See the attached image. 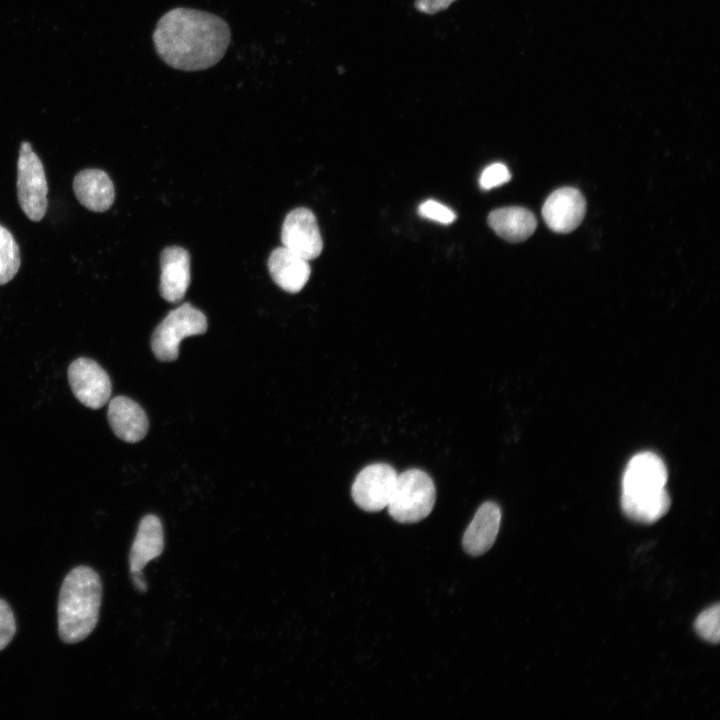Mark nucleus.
Returning a JSON list of instances; mask_svg holds the SVG:
<instances>
[{
    "label": "nucleus",
    "instance_id": "nucleus-1",
    "mask_svg": "<svg viewBox=\"0 0 720 720\" xmlns=\"http://www.w3.org/2000/svg\"><path fill=\"white\" fill-rule=\"evenodd\" d=\"M152 38L156 53L168 66L200 71L223 58L231 30L226 21L213 13L177 7L158 20Z\"/></svg>",
    "mask_w": 720,
    "mask_h": 720
},
{
    "label": "nucleus",
    "instance_id": "nucleus-2",
    "mask_svg": "<svg viewBox=\"0 0 720 720\" xmlns=\"http://www.w3.org/2000/svg\"><path fill=\"white\" fill-rule=\"evenodd\" d=\"M102 601V582L88 566L73 568L64 578L58 598V633L67 644L87 638L95 629Z\"/></svg>",
    "mask_w": 720,
    "mask_h": 720
},
{
    "label": "nucleus",
    "instance_id": "nucleus-3",
    "mask_svg": "<svg viewBox=\"0 0 720 720\" xmlns=\"http://www.w3.org/2000/svg\"><path fill=\"white\" fill-rule=\"evenodd\" d=\"M436 500L430 476L419 469L398 474L393 495L387 506L390 516L400 523H415L426 518Z\"/></svg>",
    "mask_w": 720,
    "mask_h": 720
},
{
    "label": "nucleus",
    "instance_id": "nucleus-4",
    "mask_svg": "<svg viewBox=\"0 0 720 720\" xmlns=\"http://www.w3.org/2000/svg\"><path fill=\"white\" fill-rule=\"evenodd\" d=\"M207 330L206 316L190 303H184L168 313L155 329L151 348L157 359L173 361L178 357L179 344L188 336Z\"/></svg>",
    "mask_w": 720,
    "mask_h": 720
},
{
    "label": "nucleus",
    "instance_id": "nucleus-5",
    "mask_svg": "<svg viewBox=\"0 0 720 720\" xmlns=\"http://www.w3.org/2000/svg\"><path fill=\"white\" fill-rule=\"evenodd\" d=\"M48 184L43 164L28 142H22L17 161V197L25 215L32 221L43 219L47 211Z\"/></svg>",
    "mask_w": 720,
    "mask_h": 720
},
{
    "label": "nucleus",
    "instance_id": "nucleus-6",
    "mask_svg": "<svg viewBox=\"0 0 720 720\" xmlns=\"http://www.w3.org/2000/svg\"><path fill=\"white\" fill-rule=\"evenodd\" d=\"M668 479L666 466L653 452L644 451L634 455L624 470L622 498H646L664 491Z\"/></svg>",
    "mask_w": 720,
    "mask_h": 720
},
{
    "label": "nucleus",
    "instance_id": "nucleus-7",
    "mask_svg": "<svg viewBox=\"0 0 720 720\" xmlns=\"http://www.w3.org/2000/svg\"><path fill=\"white\" fill-rule=\"evenodd\" d=\"M397 476L395 469L388 464L366 466L358 473L352 485L354 502L368 512L383 510L391 500Z\"/></svg>",
    "mask_w": 720,
    "mask_h": 720
},
{
    "label": "nucleus",
    "instance_id": "nucleus-8",
    "mask_svg": "<svg viewBox=\"0 0 720 720\" xmlns=\"http://www.w3.org/2000/svg\"><path fill=\"white\" fill-rule=\"evenodd\" d=\"M67 375L74 396L84 406L99 409L109 400L111 380L96 361L77 358L69 365Z\"/></svg>",
    "mask_w": 720,
    "mask_h": 720
},
{
    "label": "nucleus",
    "instance_id": "nucleus-9",
    "mask_svg": "<svg viewBox=\"0 0 720 720\" xmlns=\"http://www.w3.org/2000/svg\"><path fill=\"white\" fill-rule=\"evenodd\" d=\"M281 240L284 247L308 261L317 258L323 249L316 217L304 207L287 214L281 229Z\"/></svg>",
    "mask_w": 720,
    "mask_h": 720
},
{
    "label": "nucleus",
    "instance_id": "nucleus-10",
    "mask_svg": "<svg viewBox=\"0 0 720 720\" xmlns=\"http://www.w3.org/2000/svg\"><path fill=\"white\" fill-rule=\"evenodd\" d=\"M586 212V202L581 192L572 187H562L546 199L542 216L548 227L557 233L575 230Z\"/></svg>",
    "mask_w": 720,
    "mask_h": 720
},
{
    "label": "nucleus",
    "instance_id": "nucleus-11",
    "mask_svg": "<svg viewBox=\"0 0 720 720\" xmlns=\"http://www.w3.org/2000/svg\"><path fill=\"white\" fill-rule=\"evenodd\" d=\"M160 293L168 302L181 301L190 284V255L180 246L166 247L160 256Z\"/></svg>",
    "mask_w": 720,
    "mask_h": 720
},
{
    "label": "nucleus",
    "instance_id": "nucleus-12",
    "mask_svg": "<svg viewBox=\"0 0 720 720\" xmlns=\"http://www.w3.org/2000/svg\"><path fill=\"white\" fill-rule=\"evenodd\" d=\"M107 416L115 435L125 442H138L148 431L149 423L144 410L128 397H114L109 403Z\"/></svg>",
    "mask_w": 720,
    "mask_h": 720
},
{
    "label": "nucleus",
    "instance_id": "nucleus-13",
    "mask_svg": "<svg viewBox=\"0 0 720 720\" xmlns=\"http://www.w3.org/2000/svg\"><path fill=\"white\" fill-rule=\"evenodd\" d=\"M73 190L77 200L88 210L107 211L115 198L114 185L106 172L100 169H84L76 174Z\"/></svg>",
    "mask_w": 720,
    "mask_h": 720
},
{
    "label": "nucleus",
    "instance_id": "nucleus-14",
    "mask_svg": "<svg viewBox=\"0 0 720 720\" xmlns=\"http://www.w3.org/2000/svg\"><path fill=\"white\" fill-rule=\"evenodd\" d=\"M273 281L289 293L299 292L307 283L311 268L308 260L282 246L275 248L268 259Z\"/></svg>",
    "mask_w": 720,
    "mask_h": 720
},
{
    "label": "nucleus",
    "instance_id": "nucleus-15",
    "mask_svg": "<svg viewBox=\"0 0 720 720\" xmlns=\"http://www.w3.org/2000/svg\"><path fill=\"white\" fill-rule=\"evenodd\" d=\"M501 522V510L493 502H485L475 513L463 535V548L472 555L487 552L494 544Z\"/></svg>",
    "mask_w": 720,
    "mask_h": 720
},
{
    "label": "nucleus",
    "instance_id": "nucleus-16",
    "mask_svg": "<svg viewBox=\"0 0 720 720\" xmlns=\"http://www.w3.org/2000/svg\"><path fill=\"white\" fill-rule=\"evenodd\" d=\"M163 548L164 534L160 519L153 514L144 516L130 549V572L142 571L149 561L161 555Z\"/></svg>",
    "mask_w": 720,
    "mask_h": 720
},
{
    "label": "nucleus",
    "instance_id": "nucleus-17",
    "mask_svg": "<svg viewBox=\"0 0 720 720\" xmlns=\"http://www.w3.org/2000/svg\"><path fill=\"white\" fill-rule=\"evenodd\" d=\"M488 224L504 240L518 243L533 234L537 221L528 209L510 206L491 211L488 216Z\"/></svg>",
    "mask_w": 720,
    "mask_h": 720
},
{
    "label": "nucleus",
    "instance_id": "nucleus-18",
    "mask_svg": "<svg viewBox=\"0 0 720 720\" xmlns=\"http://www.w3.org/2000/svg\"><path fill=\"white\" fill-rule=\"evenodd\" d=\"M671 499L667 491L640 499L621 498L623 512L632 520L650 524L662 518L670 508Z\"/></svg>",
    "mask_w": 720,
    "mask_h": 720
},
{
    "label": "nucleus",
    "instance_id": "nucleus-19",
    "mask_svg": "<svg viewBox=\"0 0 720 720\" xmlns=\"http://www.w3.org/2000/svg\"><path fill=\"white\" fill-rule=\"evenodd\" d=\"M21 263L20 250L11 232L0 224V285L17 274Z\"/></svg>",
    "mask_w": 720,
    "mask_h": 720
},
{
    "label": "nucleus",
    "instance_id": "nucleus-20",
    "mask_svg": "<svg viewBox=\"0 0 720 720\" xmlns=\"http://www.w3.org/2000/svg\"><path fill=\"white\" fill-rule=\"evenodd\" d=\"M698 635L711 643L720 640V607L718 604L704 610L695 621Z\"/></svg>",
    "mask_w": 720,
    "mask_h": 720
},
{
    "label": "nucleus",
    "instance_id": "nucleus-21",
    "mask_svg": "<svg viewBox=\"0 0 720 720\" xmlns=\"http://www.w3.org/2000/svg\"><path fill=\"white\" fill-rule=\"evenodd\" d=\"M418 213L423 218L442 224H450L456 219V214L449 207L435 200H427L421 203L418 207Z\"/></svg>",
    "mask_w": 720,
    "mask_h": 720
},
{
    "label": "nucleus",
    "instance_id": "nucleus-22",
    "mask_svg": "<svg viewBox=\"0 0 720 720\" xmlns=\"http://www.w3.org/2000/svg\"><path fill=\"white\" fill-rule=\"evenodd\" d=\"M511 179L508 168L502 163H493L481 173L479 185L483 190L501 186Z\"/></svg>",
    "mask_w": 720,
    "mask_h": 720
},
{
    "label": "nucleus",
    "instance_id": "nucleus-23",
    "mask_svg": "<svg viewBox=\"0 0 720 720\" xmlns=\"http://www.w3.org/2000/svg\"><path fill=\"white\" fill-rule=\"evenodd\" d=\"M16 633V620L10 605L0 598V651L13 639Z\"/></svg>",
    "mask_w": 720,
    "mask_h": 720
},
{
    "label": "nucleus",
    "instance_id": "nucleus-24",
    "mask_svg": "<svg viewBox=\"0 0 720 720\" xmlns=\"http://www.w3.org/2000/svg\"><path fill=\"white\" fill-rule=\"evenodd\" d=\"M455 0H416L415 7L417 10L434 14L446 9Z\"/></svg>",
    "mask_w": 720,
    "mask_h": 720
},
{
    "label": "nucleus",
    "instance_id": "nucleus-25",
    "mask_svg": "<svg viewBox=\"0 0 720 720\" xmlns=\"http://www.w3.org/2000/svg\"><path fill=\"white\" fill-rule=\"evenodd\" d=\"M131 577H132V580H133V583H134L135 587H136L139 591L145 592V591L147 590V585H146V582H145V580H144V578H143L142 571H139V572H131Z\"/></svg>",
    "mask_w": 720,
    "mask_h": 720
}]
</instances>
